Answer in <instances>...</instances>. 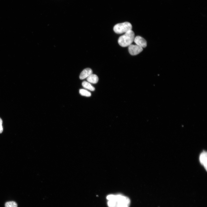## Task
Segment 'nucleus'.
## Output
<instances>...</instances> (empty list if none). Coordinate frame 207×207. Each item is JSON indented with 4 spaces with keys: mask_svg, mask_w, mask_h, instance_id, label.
Returning a JSON list of instances; mask_svg holds the SVG:
<instances>
[{
    "mask_svg": "<svg viewBox=\"0 0 207 207\" xmlns=\"http://www.w3.org/2000/svg\"><path fill=\"white\" fill-rule=\"evenodd\" d=\"M106 198L108 207H129L130 204L129 198L120 194H110Z\"/></svg>",
    "mask_w": 207,
    "mask_h": 207,
    "instance_id": "nucleus-1",
    "label": "nucleus"
},
{
    "mask_svg": "<svg viewBox=\"0 0 207 207\" xmlns=\"http://www.w3.org/2000/svg\"><path fill=\"white\" fill-rule=\"evenodd\" d=\"M134 38V33L133 31L131 30L119 37L118 40V43L122 47L129 46L133 41Z\"/></svg>",
    "mask_w": 207,
    "mask_h": 207,
    "instance_id": "nucleus-2",
    "label": "nucleus"
},
{
    "mask_svg": "<svg viewBox=\"0 0 207 207\" xmlns=\"http://www.w3.org/2000/svg\"><path fill=\"white\" fill-rule=\"evenodd\" d=\"M132 26L128 22H125L122 23H118L116 24L114 27V31L118 34H121L125 33L131 30Z\"/></svg>",
    "mask_w": 207,
    "mask_h": 207,
    "instance_id": "nucleus-3",
    "label": "nucleus"
},
{
    "mask_svg": "<svg viewBox=\"0 0 207 207\" xmlns=\"http://www.w3.org/2000/svg\"><path fill=\"white\" fill-rule=\"evenodd\" d=\"M128 50L131 55H134L141 52L143 50V49L138 45L131 44L128 46Z\"/></svg>",
    "mask_w": 207,
    "mask_h": 207,
    "instance_id": "nucleus-4",
    "label": "nucleus"
},
{
    "mask_svg": "<svg viewBox=\"0 0 207 207\" xmlns=\"http://www.w3.org/2000/svg\"><path fill=\"white\" fill-rule=\"evenodd\" d=\"M135 43L142 48L145 47L147 46V42L143 38L140 36L135 37L134 41Z\"/></svg>",
    "mask_w": 207,
    "mask_h": 207,
    "instance_id": "nucleus-5",
    "label": "nucleus"
},
{
    "mask_svg": "<svg viewBox=\"0 0 207 207\" xmlns=\"http://www.w3.org/2000/svg\"><path fill=\"white\" fill-rule=\"evenodd\" d=\"M207 152L205 151H203L200 154L199 160L201 164L207 170Z\"/></svg>",
    "mask_w": 207,
    "mask_h": 207,
    "instance_id": "nucleus-6",
    "label": "nucleus"
},
{
    "mask_svg": "<svg viewBox=\"0 0 207 207\" xmlns=\"http://www.w3.org/2000/svg\"><path fill=\"white\" fill-rule=\"evenodd\" d=\"M92 73V70L91 68H86L84 69L80 73L79 76L80 79L83 80L87 78Z\"/></svg>",
    "mask_w": 207,
    "mask_h": 207,
    "instance_id": "nucleus-7",
    "label": "nucleus"
},
{
    "mask_svg": "<svg viewBox=\"0 0 207 207\" xmlns=\"http://www.w3.org/2000/svg\"><path fill=\"white\" fill-rule=\"evenodd\" d=\"M87 79L89 83L95 84L97 83L99 79L96 75L92 74L87 78Z\"/></svg>",
    "mask_w": 207,
    "mask_h": 207,
    "instance_id": "nucleus-8",
    "label": "nucleus"
},
{
    "mask_svg": "<svg viewBox=\"0 0 207 207\" xmlns=\"http://www.w3.org/2000/svg\"><path fill=\"white\" fill-rule=\"evenodd\" d=\"M82 85L84 88L91 91H93L95 90L94 87L92 86L91 84L88 82L84 81L82 83Z\"/></svg>",
    "mask_w": 207,
    "mask_h": 207,
    "instance_id": "nucleus-9",
    "label": "nucleus"
},
{
    "mask_svg": "<svg viewBox=\"0 0 207 207\" xmlns=\"http://www.w3.org/2000/svg\"><path fill=\"white\" fill-rule=\"evenodd\" d=\"M79 92L81 95L83 96L90 97L91 95L90 92L84 89H80L79 90Z\"/></svg>",
    "mask_w": 207,
    "mask_h": 207,
    "instance_id": "nucleus-10",
    "label": "nucleus"
},
{
    "mask_svg": "<svg viewBox=\"0 0 207 207\" xmlns=\"http://www.w3.org/2000/svg\"><path fill=\"white\" fill-rule=\"evenodd\" d=\"M17 204L14 201L8 202L5 204V207H17Z\"/></svg>",
    "mask_w": 207,
    "mask_h": 207,
    "instance_id": "nucleus-11",
    "label": "nucleus"
},
{
    "mask_svg": "<svg viewBox=\"0 0 207 207\" xmlns=\"http://www.w3.org/2000/svg\"><path fill=\"white\" fill-rule=\"evenodd\" d=\"M2 120L0 118V133H1L3 131V128L2 126Z\"/></svg>",
    "mask_w": 207,
    "mask_h": 207,
    "instance_id": "nucleus-12",
    "label": "nucleus"
}]
</instances>
